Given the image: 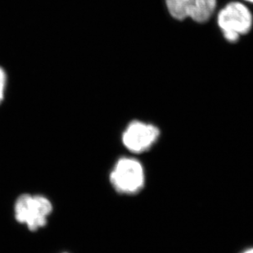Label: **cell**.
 <instances>
[{"label": "cell", "mask_w": 253, "mask_h": 253, "mask_svg": "<svg viewBox=\"0 0 253 253\" xmlns=\"http://www.w3.org/2000/svg\"><path fill=\"white\" fill-rule=\"evenodd\" d=\"M53 209V204L46 197L22 194L15 202L14 217L30 231L36 232L45 226Z\"/></svg>", "instance_id": "1"}, {"label": "cell", "mask_w": 253, "mask_h": 253, "mask_svg": "<svg viewBox=\"0 0 253 253\" xmlns=\"http://www.w3.org/2000/svg\"><path fill=\"white\" fill-rule=\"evenodd\" d=\"M217 22L225 40L229 43H236L240 36L251 30L253 15L241 2H229L220 10Z\"/></svg>", "instance_id": "2"}, {"label": "cell", "mask_w": 253, "mask_h": 253, "mask_svg": "<svg viewBox=\"0 0 253 253\" xmlns=\"http://www.w3.org/2000/svg\"><path fill=\"white\" fill-rule=\"evenodd\" d=\"M110 180L117 191L122 194H134L144 183L143 167L133 158H122L111 172Z\"/></svg>", "instance_id": "3"}, {"label": "cell", "mask_w": 253, "mask_h": 253, "mask_svg": "<svg viewBox=\"0 0 253 253\" xmlns=\"http://www.w3.org/2000/svg\"><path fill=\"white\" fill-rule=\"evenodd\" d=\"M166 5L174 19L191 18L198 23H204L212 17L216 0H166Z\"/></svg>", "instance_id": "4"}, {"label": "cell", "mask_w": 253, "mask_h": 253, "mask_svg": "<svg viewBox=\"0 0 253 253\" xmlns=\"http://www.w3.org/2000/svg\"><path fill=\"white\" fill-rule=\"evenodd\" d=\"M159 134L160 131L155 126L134 121L129 123L125 130L122 141L129 150L141 153L155 143Z\"/></svg>", "instance_id": "5"}, {"label": "cell", "mask_w": 253, "mask_h": 253, "mask_svg": "<svg viewBox=\"0 0 253 253\" xmlns=\"http://www.w3.org/2000/svg\"><path fill=\"white\" fill-rule=\"evenodd\" d=\"M6 73L2 68L0 67V103H2L4 98L5 88H6Z\"/></svg>", "instance_id": "6"}, {"label": "cell", "mask_w": 253, "mask_h": 253, "mask_svg": "<svg viewBox=\"0 0 253 253\" xmlns=\"http://www.w3.org/2000/svg\"><path fill=\"white\" fill-rule=\"evenodd\" d=\"M244 253H253V249H249V250H248V251Z\"/></svg>", "instance_id": "7"}, {"label": "cell", "mask_w": 253, "mask_h": 253, "mask_svg": "<svg viewBox=\"0 0 253 253\" xmlns=\"http://www.w3.org/2000/svg\"><path fill=\"white\" fill-rule=\"evenodd\" d=\"M248 2H253V0H246Z\"/></svg>", "instance_id": "8"}, {"label": "cell", "mask_w": 253, "mask_h": 253, "mask_svg": "<svg viewBox=\"0 0 253 253\" xmlns=\"http://www.w3.org/2000/svg\"></svg>", "instance_id": "9"}]
</instances>
